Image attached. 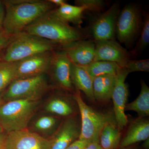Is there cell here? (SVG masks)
Returning a JSON list of instances; mask_svg holds the SVG:
<instances>
[{
  "instance_id": "6da1fadb",
  "label": "cell",
  "mask_w": 149,
  "mask_h": 149,
  "mask_svg": "<svg viewBox=\"0 0 149 149\" xmlns=\"http://www.w3.org/2000/svg\"><path fill=\"white\" fill-rule=\"evenodd\" d=\"M3 3L5 8L3 31L9 35L23 32L55 6L49 0H8Z\"/></svg>"
},
{
  "instance_id": "7a4b0ae2",
  "label": "cell",
  "mask_w": 149,
  "mask_h": 149,
  "mask_svg": "<svg viewBox=\"0 0 149 149\" xmlns=\"http://www.w3.org/2000/svg\"><path fill=\"white\" fill-rule=\"evenodd\" d=\"M23 32L55 43L61 48L78 40L90 38L87 32L59 19L51 11L38 18Z\"/></svg>"
},
{
  "instance_id": "3957f363",
  "label": "cell",
  "mask_w": 149,
  "mask_h": 149,
  "mask_svg": "<svg viewBox=\"0 0 149 149\" xmlns=\"http://www.w3.org/2000/svg\"><path fill=\"white\" fill-rule=\"evenodd\" d=\"M61 49L55 43L22 32L14 35L5 48L1 61L17 62L37 54Z\"/></svg>"
},
{
  "instance_id": "277c9868",
  "label": "cell",
  "mask_w": 149,
  "mask_h": 149,
  "mask_svg": "<svg viewBox=\"0 0 149 149\" xmlns=\"http://www.w3.org/2000/svg\"><path fill=\"white\" fill-rule=\"evenodd\" d=\"M40 104L35 100L9 101L0 106V125L7 133L27 129Z\"/></svg>"
},
{
  "instance_id": "5b68a950",
  "label": "cell",
  "mask_w": 149,
  "mask_h": 149,
  "mask_svg": "<svg viewBox=\"0 0 149 149\" xmlns=\"http://www.w3.org/2000/svg\"><path fill=\"white\" fill-rule=\"evenodd\" d=\"M73 97L81 116L80 133L78 139L89 143H100L99 135L102 128L107 123L116 121L115 118L112 114L97 111L87 105L83 101L78 90L76 89Z\"/></svg>"
},
{
  "instance_id": "8992f818",
  "label": "cell",
  "mask_w": 149,
  "mask_h": 149,
  "mask_svg": "<svg viewBox=\"0 0 149 149\" xmlns=\"http://www.w3.org/2000/svg\"><path fill=\"white\" fill-rule=\"evenodd\" d=\"M143 22L141 9L134 4L126 5L120 11L116 21V36L127 47L133 45L141 33Z\"/></svg>"
},
{
  "instance_id": "52a82bcc",
  "label": "cell",
  "mask_w": 149,
  "mask_h": 149,
  "mask_svg": "<svg viewBox=\"0 0 149 149\" xmlns=\"http://www.w3.org/2000/svg\"><path fill=\"white\" fill-rule=\"evenodd\" d=\"M49 89L45 74L36 77L15 80L8 87L4 99L39 100Z\"/></svg>"
},
{
  "instance_id": "ba28073f",
  "label": "cell",
  "mask_w": 149,
  "mask_h": 149,
  "mask_svg": "<svg viewBox=\"0 0 149 149\" xmlns=\"http://www.w3.org/2000/svg\"><path fill=\"white\" fill-rule=\"evenodd\" d=\"M120 5L113 3L109 8L96 17L92 22L88 35L95 42L114 40L116 27Z\"/></svg>"
},
{
  "instance_id": "9c48e42d",
  "label": "cell",
  "mask_w": 149,
  "mask_h": 149,
  "mask_svg": "<svg viewBox=\"0 0 149 149\" xmlns=\"http://www.w3.org/2000/svg\"><path fill=\"white\" fill-rule=\"evenodd\" d=\"M129 74L125 68L119 70L116 74V82L111 97L115 118L120 131L126 127L128 123V117L125 113L128 95V86L125 80Z\"/></svg>"
},
{
  "instance_id": "30bf717a",
  "label": "cell",
  "mask_w": 149,
  "mask_h": 149,
  "mask_svg": "<svg viewBox=\"0 0 149 149\" xmlns=\"http://www.w3.org/2000/svg\"><path fill=\"white\" fill-rule=\"evenodd\" d=\"M54 51L37 54L17 62L15 80L45 74L49 68Z\"/></svg>"
},
{
  "instance_id": "8fae6325",
  "label": "cell",
  "mask_w": 149,
  "mask_h": 149,
  "mask_svg": "<svg viewBox=\"0 0 149 149\" xmlns=\"http://www.w3.org/2000/svg\"><path fill=\"white\" fill-rule=\"evenodd\" d=\"M49 139L27 129L5 134V149H47Z\"/></svg>"
},
{
  "instance_id": "7c38bea8",
  "label": "cell",
  "mask_w": 149,
  "mask_h": 149,
  "mask_svg": "<svg viewBox=\"0 0 149 149\" xmlns=\"http://www.w3.org/2000/svg\"><path fill=\"white\" fill-rule=\"evenodd\" d=\"M72 63L63 50L54 51L48 72L52 73L55 82L62 89L69 92L73 90L70 77Z\"/></svg>"
},
{
  "instance_id": "4fadbf2b",
  "label": "cell",
  "mask_w": 149,
  "mask_h": 149,
  "mask_svg": "<svg viewBox=\"0 0 149 149\" xmlns=\"http://www.w3.org/2000/svg\"><path fill=\"white\" fill-rule=\"evenodd\" d=\"M95 61H107L117 63L124 68L131 59L130 52L120 45L114 40L95 42Z\"/></svg>"
},
{
  "instance_id": "5bb4252c",
  "label": "cell",
  "mask_w": 149,
  "mask_h": 149,
  "mask_svg": "<svg viewBox=\"0 0 149 149\" xmlns=\"http://www.w3.org/2000/svg\"><path fill=\"white\" fill-rule=\"evenodd\" d=\"M81 124L76 118L71 116L61 123L52 138L49 139L47 149H66L79 139Z\"/></svg>"
},
{
  "instance_id": "9a60e30c",
  "label": "cell",
  "mask_w": 149,
  "mask_h": 149,
  "mask_svg": "<svg viewBox=\"0 0 149 149\" xmlns=\"http://www.w3.org/2000/svg\"><path fill=\"white\" fill-rule=\"evenodd\" d=\"M72 63L85 67L95 61V43L92 39L81 40L61 48Z\"/></svg>"
},
{
  "instance_id": "2e32d148",
  "label": "cell",
  "mask_w": 149,
  "mask_h": 149,
  "mask_svg": "<svg viewBox=\"0 0 149 149\" xmlns=\"http://www.w3.org/2000/svg\"><path fill=\"white\" fill-rule=\"evenodd\" d=\"M145 118L138 117L130 123L120 141L119 147L121 149L149 139V121Z\"/></svg>"
},
{
  "instance_id": "e0dca14e",
  "label": "cell",
  "mask_w": 149,
  "mask_h": 149,
  "mask_svg": "<svg viewBox=\"0 0 149 149\" xmlns=\"http://www.w3.org/2000/svg\"><path fill=\"white\" fill-rule=\"evenodd\" d=\"M70 77L72 85L76 90L83 92L87 98L95 102L93 93V79L83 67L72 63Z\"/></svg>"
},
{
  "instance_id": "ac0fdd59",
  "label": "cell",
  "mask_w": 149,
  "mask_h": 149,
  "mask_svg": "<svg viewBox=\"0 0 149 149\" xmlns=\"http://www.w3.org/2000/svg\"><path fill=\"white\" fill-rule=\"evenodd\" d=\"M116 75H102L93 79V93L95 100L100 103L108 102L111 99Z\"/></svg>"
},
{
  "instance_id": "d6986e66",
  "label": "cell",
  "mask_w": 149,
  "mask_h": 149,
  "mask_svg": "<svg viewBox=\"0 0 149 149\" xmlns=\"http://www.w3.org/2000/svg\"><path fill=\"white\" fill-rule=\"evenodd\" d=\"M86 10L84 7L66 3L57 8H54L51 10V12L62 21L68 24L72 23L80 27L83 23V13Z\"/></svg>"
},
{
  "instance_id": "ffe728a7",
  "label": "cell",
  "mask_w": 149,
  "mask_h": 149,
  "mask_svg": "<svg viewBox=\"0 0 149 149\" xmlns=\"http://www.w3.org/2000/svg\"><path fill=\"white\" fill-rule=\"evenodd\" d=\"M121 131L116 121L105 124L99 135V142L103 149H117L121 141Z\"/></svg>"
},
{
  "instance_id": "44dd1931",
  "label": "cell",
  "mask_w": 149,
  "mask_h": 149,
  "mask_svg": "<svg viewBox=\"0 0 149 149\" xmlns=\"http://www.w3.org/2000/svg\"><path fill=\"white\" fill-rule=\"evenodd\" d=\"M125 111L136 112L139 117H146L149 115V88L143 80L141 81V91L138 97L127 104Z\"/></svg>"
},
{
  "instance_id": "7402d4cb",
  "label": "cell",
  "mask_w": 149,
  "mask_h": 149,
  "mask_svg": "<svg viewBox=\"0 0 149 149\" xmlns=\"http://www.w3.org/2000/svg\"><path fill=\"white\" fill-rule=\"evenodd\" d=\"M83 67L93 78L107 74L116 75L121 68L116 63L107 61H95Z\"/></svg>"
},
{
  "instance_id": "603a6c76",
  "label": "cell",
  "mask_w": 149,
  "mask_h": 149,
  "mask_svg": "<svg viewBox=\"0 0 149 149\" xmlns=\"http://www.w3.org/2000/svg\"><path fill=\"white\" fill-rule=\"evenodd\" d=\"M65 97H55L51 100L46 107L49 112L64 117H71L75 111L72 104Z\"/></svg>"
},
{
  "instance_id": "cb8c5ba5",
  "label": "cell",
  "mask_w": 149,
  "mask_h": 149,
  "mask_svg": "<svg viewBox=\"0 0 149 149\" xmlns=\"http://www.w3.org/2000/svg\"><path fill=\"white\" fill-rule=\"evenodd\" d=\"M17 62L0 61V93L15 80Z\"/></svg>"
},
{
  "instance_id": "d4e9b609",
  "label": "cell",
  "mask_w": 149,
  "mask_h": 149,
  "mask_svg": "<svg viewBox=\"0 0 149 149\" xmlns=\"http://www.w3.org/2000/svg\"><path fill=\"white\" fill-rule=\"evenodd\" d=\"M149 43V15L147 13L143 22L139 41L134 49L130 52L131 55H138L144 51Z\"/></svg>"
},
{
  "instance_id": "484cf974",
  "label": "cell",
  "mask_w": 149,
  "mask_h": 149,
  "mask_svg": "<svg viewBox=\"0 0 149 149\" xmlns=\"http://www.w3.org/2000/svg\"><path fill=\"white\" fill-rule=\"evenodd\" d=\"M129 72H149V59H130L125 64L124 68Z\"/></svg>"
},
{
  "instance_id": "4316f807",
  "label": "cell",
  "mask_w": 149,
  "mask_h": 149,
  "mask_svg": "<svg viewBox=\"0 0 149 149\" xmlns=\"http://www.w3.org/2000/svg\"><path fill=\"white\" fill-rule=\"evenodd\" d=\"M75 6L84 7L85 10L100 13L103 10L105 2L102 0H75Z\"/></svg>"
},
{
  "instance_id": "83f0119b",
  "label": "cell",
  "mask_w": 149,
  "mask_h": 149,
  "mask_svg": "<svg viewBox=\"0 0 149 149\" xmlns=\"http://www.w3.org/2000/svg\"><path fill=\"white\" fill-rule=\"evenodd\" d=\"M55 117L45 116L40 118L35 123V126L37 130L40 131H47L53 128L57 122Z\"/></svg>"
},
{
  "instance_id": "f1b7e54d",
  "label": "cell",
  "mask_w": 149,
  "mask_h": 149,
  "mask_svg": "<svg viewBox=\"0 0 149 149\" xmlns=\"http://www.w3.org/2000/svg\"><path fill=\"white\" fill-rule=\"evenodd\" d=\"M14 35L6 34L3 31L0 32V52L5 49Z\"/></svg>"
},
{
  "instance_id": "f546056e",
  "label": "cell",
  "mask_w": 149,
  "mask_h": 149,
  "mask_svg": "<svg viewBox=\"0 0 149 149\" xmlns=\"http://www.w3.org/2000/svg\"><path fill=\"white\" fill-rule=\"evenodd\" d=\"M87 141H82L78 139L72 142L66 149H84L89 143Z\"/></svg>"
},
{
  "instance_id": "4dcf8cb0",
  "label": "cell",
  "mask_w": 149,
  "mask_h": 149,
  "mask_svg": "<svg viewBox=\"0 0 149 149\" xmlns=\"http://www.w3.org/2000/svg\"><path fill=\"white\" fill-rule=\"evenodd\" d=\"M4 6L3 2L0 1V32L3 31V25L4 18Z\"/></svg>"
},
{
  "instance_id": "1f68e13d",
  "label": "cell",
  "mask_w": 149,
  "mask_h": 149,
  "mask_svg": "<svg viewBox=\"0 0 149 149\" xmlns=\"http://www.w3.org/2000/svg\"><path fill=\"white\" fill-rule=\"evenodd\" d=\"M84 149H103L97 142H92L89 143Z\"/></svg>"
},
{
  "instance_id": "d6a6232c",
  "label": "cell",
  "mask_w": 149,
  "mask_h": 149,
  "mask_svg": "<svg viewBox=\"0 0 149 149\" xmlns=\"http://www.w3.org/2000/svg\"><path fill=\"white\" fill-rule=\"evenodd\" d=\"M50 2L54 5L57 6L58 7L61 6L67 3L66 1L65 0H49Z\"/></svg>"
},
{
  "instance_id": "836d02e7",
  "label": "cell",
  "mask_w": 149,
  "mask_h": 149,
  "mask_svg": "<svg viewBox=\"0 0 149 149\" xmlns=\"http://www.w3.org/2000/svg\"><path fill=\"white\" fill-rule=\"evenodd\" d=\"M5 134L2 133L0 135V149H5L4 146V140Z\"/></svg>"
},
{
  "instance_id": "e575fe53",
  "label": "cell",
  "mask_w": 149,
  "mask_h": 149,
  "mask_svg": "<svg viewBox=\"0 0 149 149\" xmlns=\"http://www.w3.org/2000/svg\"><path fill=\"white\" fill-rule=\"evenodd\" d=\"M144 142L143 145V149H149V139L144 141Z\"/></svg>"
},
{
  "instance_id": "d590c367",
  "label": "cell",
  "mask_w": 149,
  "mask_h": 149,
  "mask_svg": "<svg viewBox=\"0 0 149 149\" xmlns=\"http://www.w3.org/2000/svg\"><path fill=\"white\" fill-rule=\"evenodd\" d=\"M122 149H138V148H136V147L134 146H131L128 147V148H125Z\"/></svg>"
},
{
  "instance_id": "8d00e7d4",
  "label": "cell",
  "mask_w": 149,
  "mask_h": 149,
  "mask_svg": "<svg viewBox=\"0 0 149 149\" xmlns=\"http://www.w3.org/2000/svg\"><path fill=\"white\" fill-rule=\"evenodd\" d=\"M3 130L2 127V126L0 125V135L3 133Z\"/></svg>"
},
{
  "instance_id": "74e56055",
  "label": "cell",
  "mask_w": 149,
  "mask_h": 149,
  "mask_svg": "<svg viewBox=\"0 0 149 149\" xmlns=\"http://www.w3.org/2000/svg\"><path fill=\"white\" fill-rule=\"evenodd\" d=\"M3 104V100H2V99L1 98V97H0V106H1V105L2 104Z\"/></svg>"
}]
</instances>
